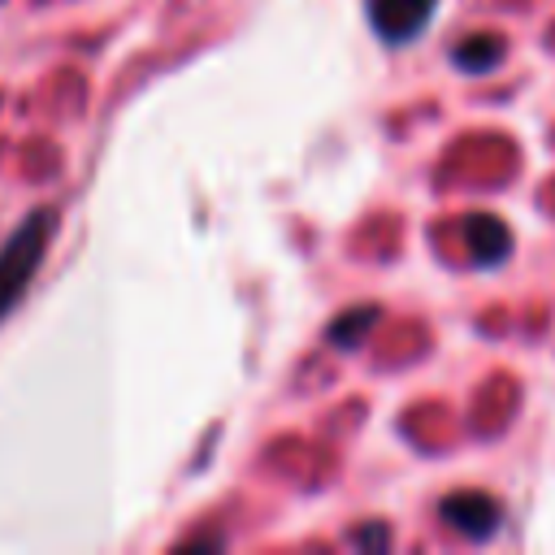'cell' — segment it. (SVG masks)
I'll return each instance as SVG.
<instances>
[{
	"instance_id": "cell-6",
	"label": "cell",
	"mask_w": 555,
	"mask_h": 555,
	"mask_svg": "<svg viewBox=\"0 0 555 555\" xmlns=\"http://www.w3.org/2000/svg\"><path fill=\"white\" fill-rule=\"evenodd\" d=\"M373 317H377V308H356V317H351V321H338V325L330 330V338L351 347V343L360 338V330H369V325H373Z\"/></svg>"
},
{
	"instance_id": "cell-3",
	"label": "cell",
	"mask_w": 555,
	"mask_h": 555,
	"mask_svg": "<svg viewBox=\"0 0 555 555\" xmlns=\"http://www.w3.org/2000/svg\"><path fill=\"white\" fill-rule=\"evenodd\" d=\"M442 520L460 533V538H468V542H486V538H494V529H499V503L490 499V494H481V490H468V494H451V499H442Z\"/></svg>"
},
{
	"instance_id": "cell-5",
	"label": "cell",
	"mask_w": 555,
	"mask_h": 555,
	"mask_svg": "<svg viewBox=\"0 0 555 555\" xmlns=\"http://www.w3.org/2000/svg\"><path fill=\"white\" fill-rule=\"evenodd\" d=\"M451 56H455L460 69H468V74H486V69H494V61L503 56V39H499V35H473V39H464Z\"/></svg>"
},
{
	"instance_id": "cell-4",
	"label": "cell",
	"mask_w": 555,
	"mask_h": 555,
	"mask_svg": "<svg viewBox=\"0 0 555 555\" xmlns=\"http://www.w3.org/2000/svg\"><path fill=\"white\" fill-rule=\"evenodd\" d=\"M464 238H468V251H473V260H477L481 269L507 260V251H512V234H507V225H503L499 217H490V212L468 217Z\"/></svg>"
},
{
	"instance_id": "cell-2",
	"label": "cell",
	"mask_w": 555,
	"mask_h": 555,
	"mask_svg": "<svg viewBox=\"0 0 555 555\" xmlns=\"http://www.w3.org/2000/svg\"><path fill=\"white\" fill-rule=\"evenodd\" d=\"M434 9L438 0H364L369 26L382 43H412L429 26Z\"/></svg>"
},
{
	"instance_id": "cell-1",
	"label": "cell",
	"mask_w": 555,
	"mask_h": 555,
	"mask_svg": "<svg viewBox=\"0 0 555 555\" xmlns=\"http://www.w3.org/2000/svg\"><path fill=\"white\" fill-rule=\"evenodd\" d=\"M52 230H56V212L52 208H35L13 234L9 243L0 247V321L13 312V304L30 291L43 256H48V243H52Z\"/></svg>"
}]
</instances>
